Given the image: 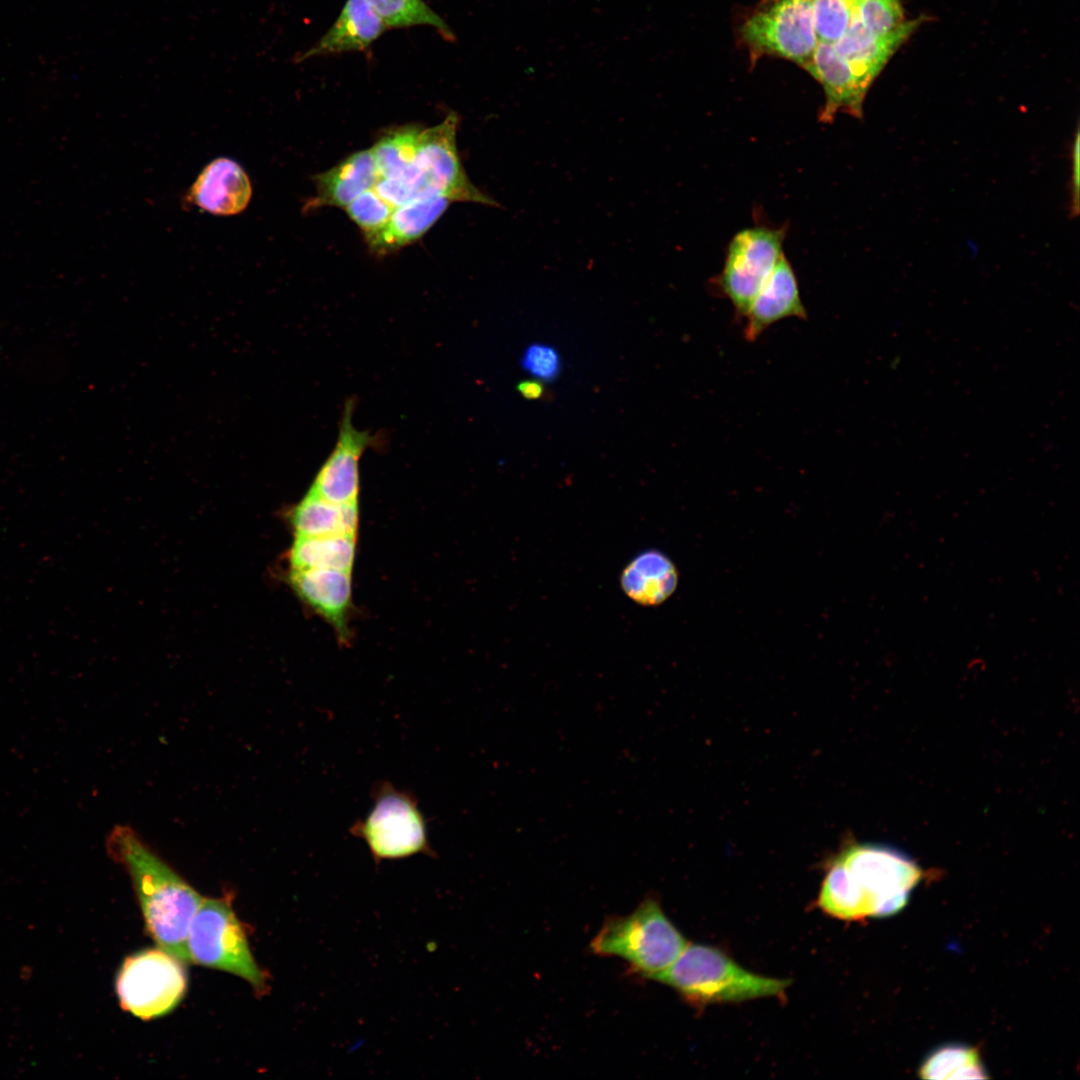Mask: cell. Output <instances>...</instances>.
<instances>
[{
  "label": "cell",
  "instance_id": "obj_1",
  "mask_svg": "<svg viewBox=\"0 0 1080 1080\" xmlns=\"http://www.w3.org/2000/svg\"><path fill=\"white\" fill-rule=\"evenodd\" d=\"M105 845L112 860L128 873L156 944L181 962H191L187 936L203 897L132 828L116 825Z\"/></svg>",
  "mask_w": 1080,
  "mask_h": 1080
},
{
  "label": "cell",
  "instance_id": "obj_2",
  "mask_svg": "<svg viewBox=\"0 0 1080 1080\" xmlns=\"http://www.w3.org/2000/svg\"><path fill=\"white\" fill-rule=\"evenodd\" d=\"M654 980L698 1007L779 996L790 985V980L752 973L722 951L701 944H688Z\"/></svg>",
  "mask_w": 1080,
  "mask_h": 1080
},
{
  "label": "cell",
  "instance_id": "obj_3",
  "mask_svg": "<svg viewBox=\"0 0 1080 1080\" xmlns=\"http://www.w3.org/2000/svg\"><path fill=\"white\" fill-rule=\"evenodd\" d=\"M687 941L654 897H647L626 916L609 918L590 944L594 954L617 957L654 979L682 953Z\"/></svg>",
  "mask_w": 1080,
  "mask_h": 1080
},
{
  "label": "cell",
  "instance_id": "obj_4",
  "mask_svg": "<svg viewBox=\"0 0 1080 1080\" xmlns=\"http://www.w3.org/2000/svg\"><path fill=\"white\" fill-rule=\"evenodd\" d=\"M191 962L232 973L263 994L267 977L249 948L243 927L225 898H203L190 923Z\"/></svg>",
  "mask_w": 1080,
  "mask_h": 1080
},
{
  "label": "cell",
  "instance_id": "obj_5",
  "mask_svg": "<svg viewBox=\"0 0 1080 1080\" xmlns=\"http://www.w3.org/2000/svg\"><path fill=\"white\" fill-rule=\"evenodd\" d=\"M787 227L755 225L730 240L721 272L711 283L727 298L738 319L744 318L756 294L783 252Z\"/></svg>",
  "mask_w": 1080,
  "mask_h": 1080
},
{
  "label": "cell",
  "instance_id": "obj_6",
  "mask_svg": "<svg viewBox=\"0 0 1080 1080\" xmlns=\"http://www.w3.org/2000/svg\"><path fill=\"white\" fill-rule=\"evenodd\" d=\"M838 857L863 892L868 916L901 911L922 877L920 867L901 851L882 844H855Z\"/></svg>",
  "mask_w": 1080,
  "mask_h": 1080
},
{
  "label": "cell",
  "instance_id": "obj_7",
  "mask_svg": "<svg viewBox=\"0 0 1080 1080\" xmlns=\"http://www.w3.org/2000/svg\"><path fill=\"white\" fill-rule=\"evenodd\" d=\"M183 964L161 948L128 957L116 978L121 1007L144 1020L169 1013L185 994Z\"/></svg>",
  "mask_w": 1080,
  "mask_h": 1080
},
{
  "label": "cell",
  "instance_id": "obj_8",
  "mask_svg": "<svg viewBox=\"0 0 1080 1080\" xmlns=\"http://www.w3.org/2000/svg\"><path fill=\"white\" fill-rule=\"evenodd\" d=\"M740 34L752 58L780 57L804 67L819 42L812 0H772L743 23Z\"/></svg>",
  "mask_w": 1080,
  "mask_h": 1080
},
{
  "label": "cell",
  "instance_id": "obj_9",
  "mask_svg": "<svg viewBox=\"0 0 1080 1080\" xmlns=\"http://www.w3.org/2000/svg\"><path fill=\"white\" fill-rule=\"evenodd\" d=\"M351 833L365 840L377 861L431 853L416 800L390 784L379 786L372 810Z\"/></svg>",
  "mask_w": 1080,
  "mask_h": 1080
},
{
  "label": "cell",
  "instance_id": "obj_10",
  "mask_svg": "<svg viewBox=\"0 0 1080 1080\" xmlns=\"http://www.w3.org/2000/svg\"><path fill=\"white\" fill-rule=\"evenodd\" d=\"M459 122L457 113L450 112L439 124L422 128L415 164L428 184L449 200L498 206L465 172L456 144Z\"/></svg>",
  "mask_w": 1080,
  "mask_h": 1080
},
{
  "label": "cell",
  "instance_id": "obj_11",
  "mask_svg": "<svg viewBox=\"0 0 1080 1080\" xmlns=\"http://www.w3.org/2000/svg\"><path fill=\"white\" fill-rule=\"evenodd\" d=\"M355 400L346 401L336 444L320 467L310 492L335 503L358 502L359 464L366 449L375 447L376 436L358 430L352 421Z\"/></svg>",
  "mask_w": 1080,
  "mask_h": 1080
},
{
  "label": "cell",
  "instance_id": "obj_12",
  "mask_svg": "<svg viewBox=\"0 0 1080 1080\" xmlns=\"http://www.w3.org/2000/svg\"><path fill=\"white\" fill-rule=\"evenodd\" d=\"M803 68L821 84L824 91L825 101L819 113L820 122L832 123L839 112L856 118L862 117L869 88L858 79L832 43L818 42L810 61Z\"/></svg>",
  "mask_w": 1080,
  "mask_h": 1080
},
{
  "label": "cell",
  "instance_id": "obj_13",
  "mask_svg": "<svg viewBox=\"0 0 1080 1080\" xmlns=\"http://www.w3.org/2000/svg\"><path fill=\"white\" fill-rule=\"evenodd\" d=\"M289 582L298 597L348 640L352 606L351 572L326 569H291Z\"/></svg>",
  "mask_w": 1080,
  "mask_h": 1080
},
{
  "label": "cell",
  "instance_id": "obj_14",
  "mask_svg": "<svg viewBox=\"0 0 1080 1080\" xmlns=\"http://www.w3.org/2000/svg\"><path fill=\"white\" fill-rule=\"evenodd\" d=\"M790 317L806 320L807 310L796 274L783 253L744 316V338L754 342L767 328Z\"/></svg>",
  "mask_w": 1080,
  "mask_h": 1080
},
{
  "label": "cell",
  "instance_id": "obj_15",
  "mask_svg": "<svg viewBox=\"0 0 1080 1080\" xmlns=\"http://www.w3.org/2000/svg\"><path fill=\"white\" fill-rule=\"evenodd\" d=\"M922 19L904 21L897 29L885 36L869 33L853 13L844 34L833 46L844 58L858 79L870 88L885 64L896 50L921 24Z\"/></svg>",
  "mask_w": 1080,
  "mask_h": 1080
},
{
  "label": "cell",
  "instance_id": "obj_16",
  "mask_svg": "<svg viewBox=\"0 0 1080 1080\" xmlns=\"http://www.w3.org/2000/svg\"><path fill=\"white\" fill-rule=\"evenodd\" d=\"M251 196L252 187L247 173L236 161L226 157L210 162L198 175L189 192V198L196 206L218 216L242 212Z\"/></svg>",
  "mask_w": 1080,
  "mask_h": 1080
},
{
  "label": "cell",
  "instance_id": "obj_17",
  "mask_svg": "<svg viewBox=\"0 0 1080 1080\" xmlns=\"http://www.w3.org/2000/svg\"><path fill=\"white\" fill-rule=\"evenodd\" d=\"M380 179L372 150L356 151L334 167L315 176V195L306 209L337 207L344 209Z\"/></svg>",
  "mask_w": 1080,
  "mask_h": 1080
},
{
  "label": "cell",
  "instance_id": "obj_18",
  "mask_svg": "<svg viewBox=\"0 0 1080 1080\" xmlns=\"http://www.w3.org/2000/svg\"><path fill=\"white\" fill-rule=\"evenodd\" d=\"M386 25L366 0H347L335 23L307 51L299 54V63L325 56L368 48L386 30Z\"/></svg>",
  "mask_w": 1080,
  "mask_h": 1080
},
{
  "label": "cell",
  "instance_id": "obj_19",
  "mask_svg": "<svg viewBox=\"0 0 1080 1080\" xmlns=\"http://www.w3.org/2000/svg\"><path fill=\"white\" fill-rule=\"evenodd\" d=\"M452 201L436 195L396 207L381 232L368 243L376 255H385L420 240L441 218Z\"/></svg>",
  "mask_w": 1080,
  "mask_h": 1080
},
{
  "label": "cell",
  "instance_id": "obj_20",
  "mask_svg": "<svg viewBox=\"0 0 1080 1080\" xmlns=\"http://www.w3.org/2000/svg\"><path fill=\"white\" fill-rule=\"evenodd\" d=\"M677 585V572L664 554L646 551L635 557L621 575L623 591L635 602L656 605L666 600Z\"/></svg>",
  "mask_w": 1080,
  "mask_h": 1080
},
{
  "label": "cell",
  "instance_id": "obj_21",
  "mask_svg": "<svg viewBox=\"0 0 1080 1080\" xmlns=\"http://www.w3.org/2000/svg\"><path fill=\"white\" fill-rule=\"evenodd\" d=\"M358 522V502L335 503L310 491L291 514V524L296 537L356 535Z\"/></svg>",
  "mask_w": 1080,
  "mask_h": 1080
},
{
  "label": "cell",
  "instance_id": "obj_22",
  "mask_svg": "<svg viewBox=\"0 0 1080 1080\" xmlns=\"http://www.w3.org/2000/svg\"><path fill=\"white\" fill-rule=\"evenodd\" d=\"M356 535L340 534L296 537L290 551L292 569H326L351 572Z\"/></svg>",
  "mask_w": 1080,
  "mask_h": 1080
},
{
  "label": "cell",
  "instance_id": "obj_23",
  "mask_svg": "<svg viewBox=\"0 0 1080 1080\" xmlns=\"http://www.w3.org/2000/svg\"><path fill=\"white\" fill-rule=\"evenodd\" d=\"M817 905L832 917L854 921L868 916L866 898L837 856L824 877Z\"/></svg>",
  "mask_w": 1080,
  "mask_h": 1080
},
{
  "label": "cell",
  "instance_id": "obj_24",
  "mask_svg": "<svg viewBox=\"0 0 1080 1080\" xmlns=\"http://www.w3.org/2000/svg\"><path fill=\"white\" fill-rule=\"evenodd\" d=\"M422 128L407 124L389 128L371 148L380 178L395 177L415 163Z\"/></svg>",
  "mask_w": 1080,
  "mask_h": 1080
},
{
  "label": "cell",
  "instance_id": "obj_25",
  "mask_svg": "<svg viewBox=\"0 0 1080 1080\" xmlns=\"http://www.w3.org/2000/svg\"><path fill=\"white\" fill-rule=\"evenodd\" d=\"M923 1079L988 1078L975 1048L960 1044L943 1046L931 1053L920 1068Z\"/></svg>",
  "mask_w": 1080,
  "mask_h": 1080
},
{
  "label": "cell",
  "instance_id": "obj_26",
  "mask_svg": "<svg viewBox=\"0 0 1080 1080\" xmlns=\"http://www.w3.org/2000/svg\"><path fill=\"white\" fill-rule=\"evenodd\" d=\"M378 13L387 28L430 26L448 41L455 35L448 24L423 0H366Z\"/></svg>",
  "mask_w": 1080,
  "mask_h": 1080
},
{
  "label": "cell",
  "instance_id": "obj_27",
  "mask_svg": "<svg viewBox=\"0 0 1080 1080\" xmlns=\"http://www.w3.org/2000/svg\"><path fill=\"white\" fill-rule=\"evenodd\" d=\"M394 209L374 188L363 192L344 208L350 220L362 232L367 244L386 226Z\"/></svg>",
  "mask_w": 1080,
  "mask_h": 1080
},
{
  "label": "cell",
  "instance_id": "obj_28",
  "mask_svg": "<svg viewBox=\"0 0 1080 1080\" xmlns=\"http://www.w3.org/2000/svg\"><path fill=\"white\" fill-rule=\"evenodd\" d=\"M373 188L394 208L419 198L440 195L428 184L415 163L398 176L380 178Z\"/></svg>",
  "mask_w": 1080,
  "mask_h": 1080
},
{
  "label": "cell",
  "instance_id": "obj_29",
  "mask_svg": "<svg viewBox=\"0 0 1080 1080\" xmlns=\"http://www.w3.org/2000/svg\"><path fill=\"white\" fill-rule=\"evenodd\" d=\"M857 0H812L819 42L835 43L848 28Z\"/></svg>",
  "mask_w": 1080,
  "mask_h": 1080
},
{
  "label": "cell",
  "instance_id": "obj_30",
  "mask_svg": "<svg viewBox=\"0 0 1080 1080\" xmlns=\"http://www.w3.org/2000/svg\"><path fill=\"white\" fill-rule=\"evenodd\" d=\"M854 14L874 36H885L905 21L900 0H857Z\"/></svg>",
  "mask_w": 1080,
  "mask_h": 1080
},
{
  "label": "cell",
  "instance_id": "obj_31",
  "mask_svg": "<svg viewBox=\"0 0 1080 1080\" xmlns=\"http://www.w3.org/2000/svg\"><path fill=\"white\" fill-rule=\"evenodd\" d=\"M520 365L523 370L538 380L550 382L560 374L561 358L553 346L532 343L524 350Z\"/></svg>",
  "mask_w": 1080,
  "mask_h": 1080
},
{
  "label": "cell",
  "instance_id": "obj_32",
  "mask_svg": "<svg viewBox=\"0 0 1080 1080\" xmlns=\"http://www.w3.org/2000/svg\"><path fill=\"white\" fill-rule=\"evenodd\" d=\"M1079 131H1077L1072 147V173H1071V213L1072 216L1079 214V186H1080V143Z\"/></svg>",
  "mask_w": 1080,
  "mask_h": 1080
},
{
  "label": "cell",
  "instance_id": "obj_33",
  "mask_svg": "<svg viewBox=\"0 0 1080 1080\" xmlns=\"http://www.w3.org/2000/svg\"><path fill=\"white\" fill-rule=\"evenodd\" d=\"M517 390L523 398L528 400L542 399L546 394L544 385L538 380L521 381L517 384Z\"/></svg>",
  "mask_w": 1080,
  "mask_h": 1080
}]
</instances>
